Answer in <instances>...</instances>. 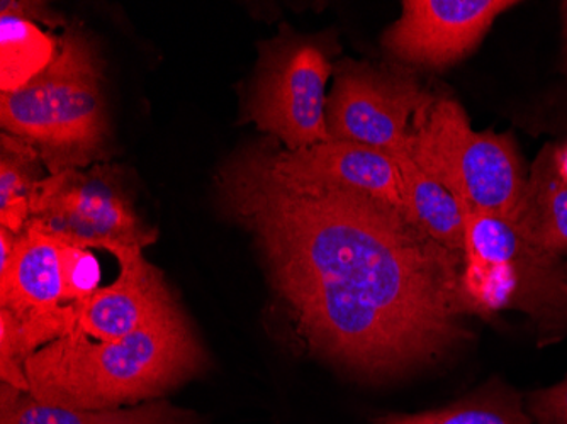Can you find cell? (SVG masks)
<instances>
[{"label":"cell","mask_w":567,"mask_h":424,"mask_svg":"<svg viewBox=\"0 0 567 424\" xmlns=\"http://www.w3.org/2000/svg\"><path fill=\"white\" fill-rule=\"evenodd\" d=\"M28 226L75 247L111 254L116 247L146 248L157 231L143 225L117 167L94 165L60 172L38 184Z\"/></svg>","instance_id":"obj_6"},{"label":"cell","mask_w":567,"mask_h":424,"mask_svg":"<svg viewBox=\"0 0 567 424\" xmlns=\"http://www.w3.org/2000/svg\"><path fill=\"white\" fill-rule=\"evenodd\" d=\"M333 70L320 41L280 34L264 46L248 116L289 152L330 142L327 85Z\"/></svg>","instance_id":"obj_7"},{"label":"cell","mask_w":567,"mask_h":424,"mask_svg":"<svg viewBox=\"0 0 567 424\" xmlns=\"http://www.w3.org/2000/svg\"><path fill=\"white\" fill-rule=\"evenodd\" d=\"M111 255L120 265L116 279L75 304L73 333L89 340H121L175 302L162 273L143 257V248L116 247Z\"/></svg>","instance_id":"obj_10"},{"label":"cell","mask_w":567,"mask_h":424,"mask_svg":"<svg viewBox=\"0 0 567 424\" xmlns=\"http://www.w3.org/2000/svg\"><path fill=\"white\" fill-rule=\"evenodd\" d=\"M0 424H197V417L161 400L120 410H69L2 384Z\"/></svg>","instance_id":"obj_13"},{"label":"cell","mask_w":567,"mask_h":424,"mask_svg":"<svg viewBox=\"0 0 567 424\" xmlns=\"http://www.w3.org/2000/svg\"><path fill=\"white\" fill-rule=\"evenodd\" d=\"M375 424H534V421L520 392L495 378L441 410L385 414Z\"/></svg>","instance_id":"obj_16"},{"label":"cell","mask_w":567,"mask_h":424,"mask_svg":"<svg viewBox=\"0 0 567 424\" xmlns=\"http://www.w3.org/2000/svg\"><path fill=\"white\" fill-rule=\"evenodd\" d=\"M206 363L177 302L121 340L66 334L25 360L30 394L69 410H120L164 397Z\"/></svg>","instance_id":"obj_2"},{"label":"cell","mask_w":567,"mask_h":424,"mask_svg":"<svg viewBox=\"0 0 567 424\" xmlns=\"http://www.w3.org/2000/svg\"><path fill=\"white\" fill-rule=\"evenodd\" d=\"M564 62L567 65V2H563Z\"/></svg>","instance_id":"obj_23"},{"label":"cell","mask_w":567,"mask_h":424,"mask_svg":"<svg viewBox=\"0 0 567 424\" xmlns=\"http://www.w3.org/2000/svg\"><path fill=\"white\" fill-rule=\"evenodd\" d=\"M408 155L457 197L462 210L518 221L528 168L512 131H474L458 102L435 99Z\"/></svg>","instance_id":"obj_5"},{"label":"cell","mask_w":567,"mask_h":424,"mask_svg":"<svg viewBox=\"0 0 567 424\" xmlns=\"http://www.w3.org/2000/svg\"><path fill=\"white\" fill-rule=\"evenodd\" d=\"M218 194L254 236L296 334L331 365L388 381L429 369L470 340L464 257L404 209L284 170L269 138L219 170Z\"/></svg>","instance_id":"obj_1"},{"label":"cell","mask_w":567,"mask_h":424,"mask_svg":"<svg viewBox=\"0 0 567 424\" xmlns=\"http://www.w3.org/2000/svg\"><path fill=\"white\" fill-rule=\"evenodd\" d=\"M515 6L512 0H404L382 44L403 65L445 70L473 53L493 22Z\"/></svg>","instance_id":"obj_9"},{"label":"cell","mask_w":567,"mask_h":424,"mask_svg":"<svg viewBox=\"0 0 567 424\" xmlns=\"http://www.w3.org/2000/svg\"><path fill=\"white\" fill-rule=\"evenodd\" d=\"M63 304L60 241L25 226L11 261L0 270V309L22 320Z\"/></svg>","instance_id":"obj_12"},{"label":"cell","mask_w":567,"mask_h":424,"mask_svg":"<svg viewBox=\"0 0 567 424\" xmlns=\"http://www.w3.org/2000/svg\"><path fill=\"white\" fill-rule=\"evenodd\" d=\"M59 40L34 22L0 14V89L14 92L33 81L55 59Z\"/></svg>","instance_id":"obj_17"},{"label":"cell","mask_w":567,"mask_h":424,"mask_svg":"<svg viewBox=\"0 0 567 424\" xmlns=\"http://www.w3.org/2000/svg\"><path fill=\"white\" fill-rule=\"evenodd\" d=\"M401 178L403 209L436 244L464 257L466 219L457 197L430 177L408 153L394 156Z\"/></svg>","instance_id":"obj_14"},{"label":"cell","mask_w":567,"mask_h":424,"mask_svg":"<svg viewBox=\"0 0 567 424\" xmlns=\"http://www.w3.org/2000/svg\"><path fill=\"white\" fill-rule=\"evenodd\" d=\"M566 270H567V261H566Z\"/></svg>","instance_id":"obj_24"},{"label":"cell","mask_w":567,"mask_h":424,"mask_svg":"<svg viewBox=\"0 0 567 424\" xmlns=\"http://www.w3.org/2000/svg\"><path fill=\"white\" fill-rule=\"evenodd\" d=\"M525 406L534 424H567V375L557 384L530 392Z\"/></svg>","instance_id":"obj_20"},{"label":"cell","mask_w":567,"mask_h":424,"mask_svg":"<svg viewBox=\"0 0 567 424\" xmlns=\"http://www.w3.org/2000/svg\"><path fill=\"white\" fill-rule=\"evenodd\" d=\"M517 225L544 250L567 257V184L557 172L554 143L544 145L528 168Z\"/></svg>","instance_id":"obj_15"},{"label":"cell","mask_w":567,"mask_h":424,"mask_svg":"<svg viewBox=\"0 0 567 424\" xmlns=\"http://www.w3.org/2000/svg\"><path fill=\"white\" fill-rule=\"evenodd\" d=\"M556 167L559 177L567 184V139L563 145H556Z\"/></svg>","instance_id":"obj_22"},{"label":"cell","mask_w":567,"mask_h":424,"mask_svg":"<svg viewBox=\"0 0 567 424\" xmlns=\"http://www.w3.org/2000/svg\"><path fill=\"white\" fill-rule=\"evenodd\" d=\"M462 294L471 316H527L538 347L567 338L566 260L535 244L515 221L464 210Z\"/></svg>","instance_id":"obj_4"},{"label":"cell","mask_w":567,"mask_h":424,"mask_svg":"<svg viewBox=\"0 0 567 424\" xmlns=\"http://www.w3.org/2000/svg\"><path fill=\"white\" fill-rule=\"evenodd\" d=\"M327 99L333 142L359 143L388 155L410 153L411 139L435 97L401 69L342 60Z\"/></svg>","instance_id":"obj_8"},{"label":"cell","mask_w":567,"mask_h":424,"mask_svg":"<svg viewBox=\"0 0 567 424\" xmlns=\"http://www.w3.org/2000/svg\"><path fill=\"white\" fill-rule=\"evenodd\" d=\"M60 260L65 304L84 302L101 289V263L94 250L60 241Z\"/></svg>","instance_id":"obj_19"},{"label":"cell","mask_w":567,"mask_h":424,"mask_svg":"<svg viewBox=\"0 0 567 424\" xmlns=\"http://www.w3.org/2000/svg\"><path fill=\"white\" fill-rule=\"evenodd\" d=\"M40 153L31 143L2 135L0 155V209L18 203H30L41 178Z\"/></svg>","instance_id":"obj_18"},{"label":"cell","mask_w":567,"mask_h":424,"mask_svg":"<svg viewBox=\"0 0 567 424\" xmlns=\"http://www.w3.org/2000/svg\"><path fill=\"white\" fill-rule=\"evenodd\" d=\"M0 126L31 143L50 175L101 158L110 131L102 62L79 25L59 38L55 59L33 81L0 94Z\"/></svg>","instance_id":"obj_3"},{"label":"cell","mask_w":567,"mask_h":424,"mask_svg":"<svg viewBox=\"0 0 567 424\" xmlns=\"http://www.w3.org/2000/svg\"><path fill=\"white\" fill-rule=\"evenodd\" d=\"M0 14L18 15V18L34 22V24L41 21L50 25V28L63 24L62 19L56 18L47 6L41 4V2H30V0H25V2H16V0L9 2V0H4V2H0Z\"/></svg>","instance_id":"obj_21"},{"label":"cell","mask_w":567,"mask_h":424,"mask_svg":"<svg viewBox=\"0 0 567 424\" xmlns=\"http://www.w3.org/2000/svg\"><path fill=\"white\" fill-rule=\"evenodd\" d=\"M274 161L291 174L324 184L359 190L391 206L403 209L400 168L396 161L381 149L350 142L318 143L308 148H282L269 138Z\"/></svg>","instance_id":"obj_11"}]
</instances>
